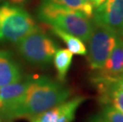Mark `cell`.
Instances as JSON below:
<instances>
[{
    "instance_id": "cell-1",
    "label": "cell",
    "mask_w": 123,
    "mask_h": 122,
    "mask_svg": "<svg viewBox=\"0 0 123 122\" xmlns=\"http://www.w3.org/2000/svg\"><path fill=\"white\" fill-rule=\"evenodd\" d=\"M72 94V90L59 81L46 76L31 78L22 103L10 116L8 121L31 119L68 100Z\"/></svg>"
},
{
    "instance_id": "cell-2",
    "label": "cell",
    "mask_w": 123,
    "mask_h": 122,
    "mask_svg": "<svg viewBox=\"0 0 123 122\" xmlns=\"http://www.w3.org/2000/svg\"><path fill=\"white\" fill-rule=\"evenodd\" d=\"M39 20L87 42L92 33L94 24L83 14L55 4L44 3L37 9Z\"/></svg>"
},
{
    "instance_id": "cell-3",
    "label": "cell",
    "mask_w": 123,
    "mask_h": 122,
    "mask_svg": "<svg viewBox=\"0 0 123 122\" xmlns=\"http://www.w3.org/2000/svg\"><path fill=\"white\" fill-rule=\"evenodd\" d=\"M37 28L24 9L10 3L0 5V41L18 42Z\"/></svg>"
},
{
    "instance_id": "cell-4",
    "label": "cell",
    "mask_w": 123,
    "mask_h": 122,
    "mask_svg": "<svg viewBox=\"0 0 123 122\" xmlns=\"http://www.w3.org/2000/svg\"><path fill=\"white\" fill-rule=\"evenodd\" d=\"M18 52L33 65L44 67L53 61L58 49L56 43L38 27L17 42Z\"/></svg>"
},
{
    "instance_id": "cell-5",
    "label": "cell",
    "mask_w": 123,
    "mask_h": 122,
    "mask_svg": "<svg viewBox=\"0 0 123 122\" xmlns=\"http://www.w3.org/2000/svg\"><path fill=\"white\" fill-rule=\"evenodd\" d=\"M118 36L119 33L111 29L94 24L92 33L87 41V50L91 69L97 71L101 68L116 46Z\"/></svg>"
},
{
    "instance_id": "cell-6",
    "label": "cell",
    "mask_w": 123,
    "mask_h": 122,
    "mask_svg": "<svg viewBox=\"0 0 123 122\" xmlns=\"http://www.w3.org/2000/svg\"><path fill=\"white\" fill-rule=\"evenodd\" d=\"M86 100L87 98L84 96L70 98L32 117L30 122H73L77 110Z\"/></svg>"
},
{
    "instance_id": "cell-7",
    "label": "cell",
    "mask_w": 123,
    "mask_h": 122,
    "mask_svg": "<svg viewBox=\"0 0 123 122\" xmlns=\"http://www.w3.org/2000/svg\"><path fill=\"white\" fill-rule=\"evenodd\" d=\"M94 24L123 32V0H106L95 10L92 16Z\"/></svg>"
},
{
    "instance_id": "cell-8",
    "label": "cell",
    "mask_w": 123,
    "mask_h": 122,
    "mask_svg": "<svg viewBox=\"0 0 123 122\" xmlns=\"http://www.w3.org/2000/svg\"><path fill=\"white\" fill-rule=\"evenodd\" d=\"M30 77L22 79L0 88L2 108L0 110L2 118L9 120L10 116L22 103L30 82Z\"/></svg>"
},
{
    "instance_id": "cell-9",
    "label": "cell",
    "mask_w": 123,
    "mask_h": 122,
    "mask_svg": "<svg viewBox=\"0 0 123 122\" xmlns=\"http://www.w3.org/2000/svg\"><path fill=\"white\" fill-rule=\"evenodd\" d=\"M123 35L119 33L118 38L111 55L100 69L97 70L92 81L116 80L123 75Z\"/></svg>"
},
{
    "instance_id": "cell-10",
    "label": "cell",
    "mask_w": 123,
    "mask_h": 122,
    "mask_svg": "<svg viewBox=\"0 0 123 122\" xmlns=\"http://www.w3.org/2000/svg\"><path fill=\"white\" fill-rule=\"evenodd\" d=\"M22 79V69L11 53L0 50V88Z\"/></svg>"
},
{
    "instance_id": "cell-11",
    "label": "cell",
    "mask_w": 123,
    "mask_h": 122,
    "mask_svg": "<svg viewBox=\"0 0 123 122\" xmlns=\"http://www.w3.org/2000/svg\"><path fill=\"white\" fill-rule=\"evenodd\" d=\"M73 54L68 48H58L53 56V61L56 71L57 80L64 83L66 80L70 67L72 65Z\"/></svg>"
},
{
    "instance_id": "cell-12",
    "label": "cell",
    "mask_w": 123,
    "mask_h": 122,
    "mask_svg": "<svg viewBox=\"0 0 123 122\" xmlns=\"http://www.w3.org/2000/svg\"><path fill=\"white\" fill-rule=\"evenodd\" d=\"M52 31L54 33L55 35L60 37L61 40L65 43L67 45L68 49L72 52V54L80 56H85L87 55V48L83 43L82 40H80L79 37L75 36L70 34V33L64 32L60 29L51 26Z\"/></svg>"
},
{
    "instance_id": "cell-13",
    "label": "cell",
    "mask_w": 123,
    "mask_h": 122,
    "mask_svg": "<svg viewBox=\"0 0 123 122\" xmlns=\"http://www.w3.org/2000/svg\"><path fill=\"white\" fill-rule=\"evenodd\" d=\"M44 3L55 4L57 6L66 7L80 12L87 18H91L94 14V7L91 3L83 2L82 0H42Z\"/></svg>"
},
{
    "instance_id": "cell-14",
    "label": "cell",
    "mask_w": 123,
    "mask_h": 122,
    "mask_svg": "<svg viewBox=\"0 0 123 122\" xmlns=\"http://www.w3.org/2000/svg\"><path fill=\"white\" fill-rule=\"evenodd\" d=\"M100 115L108 122H123V112L110 105H104Z\"/></svg>"
},
{
    "instance_id": "cell-15",
    "label": "cell",
    "mask_w": 123,
    "mask_h": 122,
    "mask_svg": "<svg viewBox=\"0 0 123 122\" xmlns=\"http://www.w3.org/2000/svg\"><path fill=\"white\" fill-rule=\"evenodd\" d=\"M87 122H108V121L105 120L100 114H97V115H94L91 116Z\"/></svg>"
},
{
    "instance_id": "cell-16",
    "label": "cell",
    "mask_w": 123,
    "mask_h": 122,
    "mask_svg": "<svg viewBox=\"0 0 123 122\" xmlns=\"http://www.w3.org/2000/svg\"><path fill=\"white\" fill-rule=\"evenodd\" d=\"M89 1H90L91 4L92 5L94 9H96L100 6H102L106 2V0H89Z\"/></svg>"
},
{
    "instance_id": "cell-17",
    "label": "cell",
    "mask_w": 123,
    "mask_h": 122,
    "mask_svg": "<svg viewBox=\"0 0 123 122\" xmlns=\"http://www.w3.org/2000/svg\"><path fill=\"white\" fill-rule=\"evenodd\" d=\"M8 2V3L11 5H14V6H22L25 2H27V0H6Z\"/></svg>"
},
{
    "instance_id": "cell-18",
    "label": "cell",
    "mask_w": 123,
    "mask_h": 122,
    "mask_svg": "<svg viewBox=\"0 0 123 122\" xmlns=\"http://www.w3.org/2000/svg\"><path fill=\"white\" fill-rule=\"evenodd\" d=\"M116 82L119 87H121L123 89V75L117 79H116Z\"/></svg>"
},
{
    "instance_id": "cell-19",
    "label": "cell",
    "mask_w": 123,
    "mask_h": 122,
    "mask_svg": "<svg viewBox=\"0 0 123 122\" xmlns=\"http://www.w3.org/2000/svg\"><path fill=\"white\" fill-rule=\"evenodd\" d=\"M2 108V101L1 97H0V110H1Z\"/></svg>"
},
{
    "instance_id": "cell-20",
    "label": "cell",
    "mask_w": 123,
    "mask_h": 122,
    "mask_svg": "<svg viewBox=\"0 0 123 122\" xmlns=\"http://www.w3.org/2000/svg\"><path fill=\"white\" fill-rule=\"evenodd\" d=\"M82 1H83V2H87V3H91L89 0H82Z\"/></svg>"
},
{
    "instance_id": "cell-21",
    "label": "cell",
    "mask_w": 123,
    "mask_h": 122,
    "mask_svg": "<svg viewBox=\"0 0 123 122\" xmlns=\"http://www.w3.org/2000/svg\"><path fill=\"white\" fill-rule=\"evenodd\" d=\"M2 118L1 117V116H0V122H2Z\"/></svg>"
},
{
    "instance_id": "cell-22",
    "label": "cell",
    "mask_w": 123,
    "mask_h": 122,
    "mask_svg": "<svg viewBox=\"0 0 123 122\" xmlns=\"http://www.w3.org/2000/svg\"><path fill=\"white\" fill-rule=\"evenodd\" d=\"M122 74H123V67H122Z\"/></svg>"
},
{
    "instance_id": "cell-23",
    "label": "cell",
    "mask_w": 123,
    "mask_h": 122,
    "mask_svg": "<svg viewBox=\"0 0 123 122\" xmlns=\"http://www.w3.org/2000/svg\"><path fill=\"white\" fill-rule=\"evenodd\" d=\"M122 35H123V32H122Z\"/></svg>"
}]
</instances>
